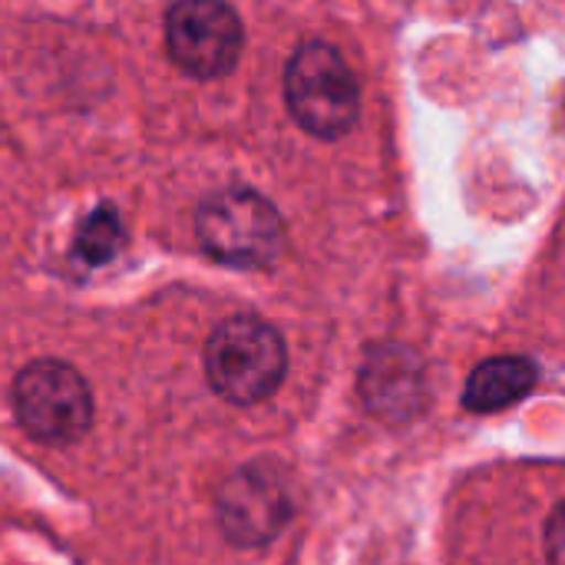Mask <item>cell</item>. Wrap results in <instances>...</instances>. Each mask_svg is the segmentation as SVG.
Returning <instances> with one entry per match:
<instances>
[{"label":"cell","instance_id":"277c9868","mask_svg":"<svg viewBox=\"0 0 565 565\" xmlns=\"http://www.w3.org/2000/svg\"><path fill=\"white\" fill-rule=\"evenodd\" d=\"M13 411L20 427L46 447L79 444L93 427V394L83 374L63 361L26 364L13 381Z\"/></svg>","mask_w":565,"mask_h":565},{"label":"cell","instance_id":"3957f363","mask_svg":"<svg viewBox=\"0 0 565 565\" xmlns=\"http://www.w3.org/2000/svg\"><path fill=\"white\" fill-rule=\"evenodd\" d=\"M285 99L301 129L318 139L344 136L361 109V89L348 60L321 43H301L285 73Z\"/></svg>","mask_w":565,"mask_h":565},{"label":"cell","instance_id":"5b68a950","mask_svg":"<svg viewBox=\"0 0 565 565\" xmlns=\"http://www.w3.org/2000/svg\"><path fill=\"white\" fill-rule=\"evenodd\" d=\"M242 46V20L225 0H175L166 13L169 60L195 79H218L232 73Z\"/></svg>","mask_w":565,"mask_h":565},{"label":"cell","instance_id":"6da1fadb","mask_svg":"<svg viewBox=\"0 0 565 565\" xmlns=\"http://www.w3.org/2000/svg\"><path fill=\"white\" fill-rule=\"evenodd\" d=\"M288 371V351L281 334L262 318H228L205 344V374L218 397L228 404H262L268 401Z\"/></svg>","mask_w":565,"mask_h":565},{"label":"cell","instance_id":"ba28073f","mask_svg":"<svg viewBox=\"0 0 565 565\" xmlns=\"http://www.w3.org/2000/svg\"><path fill=\"white\" fill-rule=\"evenodd\" d=\"M536 377H540V371L530 358H520V354L490 358L470 374L467 391H463V407L470 414L507 411V407L520 404L536 387Z\"/></svg>","mask_w":565,"mask_h":565},{"label":"cell","instance_id":"8992f818","mask_svg":"<svg viewBox=\"0 0 565 565\" xmlns=\"http://www.w3.org/2000/svg\"><path fill=\"white\" fill-rule=\"evenodd\" d=\"M215 513H218V530L232 546L258 550L288 526L295 513V500L275 467L248 463L218 487Z\"/></svg>","mask_w":565,"mask_h":565},{"label":"cell","instance_id":"52a82bcc","mask_svg":"<svg viewBox=\"0 0 565 565\" xmlns=\"http://www.w3.org/2000/svg\"><path fill=\"white\" fill-rule=\"evenodd\" d=\"M361 394L371 414L407 424L427 407V381L420 361L404 348H381L361 374Z\"/></svg>","mask_w":565,"mask_h":565},{"label":"cell","instance_id":"30bf717a","mask_svg":"<svg viewBox=\"0 0 565 565\" xmlns=\"http://www.w3.org/2000/svg\"><path fill=\"white\" fill-rule=\"evenodd\" d=\"M546 556L550 565H565V510L563 503L546 520Z\"/></svg>","mask_w":565,"mask_h":565},{"label":"cell","instance_id":"7a4b0ae2","mask_svg":"<svg viewBox=\"0 0 565 565\" xmlns=\"http://www.w3.org/2000/svg\"><path fill=\"white\" fill-rule=\"evenodd\" d=\"M199 245L232 268H268L285 248L278 209L252 189H222L195 212Z\"/></svg>","mask_w":565,"mask_h":565},{"label":"cell","instance_id":"9c48e42d","mask_svg":"<svg viewBox=\"0 0 565 565\" xmlns=\"http://www.w3.org/2000/svg\"><path fill=\"white\" fill-rule=\"evenodd\" d=\"M122 245V218L113 205H99L76 232V242H73V255L83 262V265H106Z\"/></svg>","mask_w":565,"mask_h":565}]
</instances>
